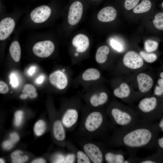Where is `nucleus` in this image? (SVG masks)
Segmentation results:
<instances>
[{"mask_svg": "<svg viewBox=\"0 0 163 163\" xmlns=\"http://www.w3.org/2000/svg\"></svg>", "mask_w": 163, "mask_h": 163, "instance_id": "obj_51", "label": "nucleus"}, {"mask_svg": "<svg viewBox=\"0 0 163 163\" xmlns=\"http://www.w3.org/2000/svg\"><path fill=\"white\" fill-rule=\"evenodd\" d=\"M76 157V162L77 163H92L87 154L82 150H78L74 152Z\"/></svg>", "mask_w": 163, "mask_h": 163, "instance_id": "obj_27", "label": "nucleus"}, {"mask_svg": "<svg viewBox=\"0 0 163 163\" xmlns=\"http://www.w3.org/2000/svg\"><path fill=\"white\" fill-rule=\"evenodd\" d=\"M153 23L157 29L163 30V13L160 12L156 14Z\"/></svg>", "mask_w": 163, "mask_h": 163, "instance_id": "obj_28", "label": "nucleus"}, {"mask_svg": "<svg viewBox=\"0 0 163 163\" xmlns=\"http://www.w3.org/2000/svg\"><path fill=\"white\" fill-rule=\"evenodd\" d=\"M83 11L82 4L79 1H75L70 5L69 10L67 21L69 24L74 25L80 21Z\"/></svg>", "mask_w": 163, "mask_h": 163, "instance_id": "obj_10", "label": "nucleus"}, {"mask_svg": "<svg viewBox=\"0 0 163 163\" xmlns=\"http://www.w3.org/2000/svg\"><path fill=\"white\" fill-rule=\"evenodd\" d=\"M46 161L42 158H38L33 160L31 163H44Z\"/></svg>", "mask_w": 163, "mask_h": 163, "instance_id": "obj_42", "label": "nucleus"}, {"mask_svg": "<svg viewBox=\"0 0 163 163\" xmlns=\"http://www.w3.org/2000/svg\"><path fill=\"white\" fill-rule=\"evenodd\" d=\"M106 112L115 128L131 126L141 120L136 111L126 108L113 107Z\"/></svg>", "mask_w": 163, "mask_h": 163, "instance_id": "obj_5", "label": "nucleus"}, {"mask_svg": "<svg viewBox=\"0 0 163 163\" xmlns=\"http://www.w3.org/2000/svg\"><path fill=\"white\" fill-rule=\"evenodd\" d=\"M14 144L9 139L4 141L2 144L3 148L5 150H9L13 147Z\"/></svg>", "mask_w": 163, "mask_h": 163, "instance_id": "obj_36", "label": "nucleus"}, {"mask_svg": "<svg viewBox=\"0 0 163 163\" xmlns=\"http://www.w3.org/2000/svg\"><path fill=\"white\" fill-rule=\"evenodd\" d=\"M66 156L62 154H59L56 155L53 159V163H64Z\"/></svg>", "mask_w": 163, "mask_h": 163, "instance_id": "obj_38", "label": "nucleus"}, {"mask_svg": "<svg viewBox=\"0 0 163 163\" xmlns=\"http://www.w3.org/2000/svg\"><path fill=\"white\" fill-rule=\"evenodd\" d=\"M139 0H125L124 6L127 10L134 8L138 4Z\"/></svg>", "mask_w": 163, "mask_h": 163, "instance_id": "obj_34", "label": "nucleus"}, {"mask_svg": "<svg viewBox=\"0 0 163 163\" xmlns=\"http://www.w3.org/2000/svg\"><path fill=\"white\" fill-rule=\"evenodd\" d=\"M28 38L32 44V53L36 56L46 58L51 56L53 53L55 45L50 32L46 31L34 33Z\"/></svg>", "mask_w": 163, "mask_h": 163, "instance_id": "obj_4", "label": "nucleus"}, {"mask_svg": "<svg viewBox=\"0 0 163 163\" xmlns=\"http://www.w3.org/2000/svg\"><path fill=\"white\" fill-rule=\"evenodd\" d=\"M46 129V124L45 121L42 120H40L35 124L34 131L36 135L40 136L44 133Z\"/></svg>", "mask_w": 163, "mask_h": 163, "instance_id": "obj_26", "label": "nucleus"}, {"mask_svg": "<svg viewBox=\"0 0 163 163\" xmlns=\"http://www.w3.org/2000/svg\"><path fill=\"white\" fill-rule=\"evenodd\" d=\"M155 148L157 151L163 154V136L158 138L156 144Z\"/></svg>", "mask_w": 163, "mask_h": 163, "instance_id": "obj_35", "label": "nucleus"}, {"mask_svg": "<svg viewBox=\"0 0 163 163\" xmlns=\"http://www.w3.org/2000/svg\"><path fill=\"white\" fill-rule=\"evenodd\" d=\"M130 93V90L129 85L126 83L121 84L120 86L113 91L114 96L118 98L123 99L128 97Z\"/></svg>", "mask_w": 163, "mask_h": 163, "instance_id": "obj_20", "label": "nucleus"}, {"mask_svg": "<svg viewBox=\"0 0 163 163\" xmlns=\"http://www.w3.org/2000/svg\"><path fill=\"white\" fill-rule=\"evenodd\" d=\"M9 139L15 144L19 140L20 137L17 133L13 132L9 134Z\"/></svg>", "mask_w": 163, "mask_h": 163, "instance_id": "obj_40", "label": "nucleus"}, {"mask_svg": "<svg viewBox=\"0 0 163 163\" xmlns=\"http://www.w3.org/2000/svg\"><path fill=\"white\" fill-rule=\"evenodd\" d=\"M158 44L156 42L148 40L145 41L144 49L148 52H151L155 50L158 48Z\"/></svg>", "mask_w": 163, "mask_h": 163, "instance_id": "obj_29", "label": "nucleus"}, {"mask_svg": "<svg viewBox=\"0 0 163 163\" xmlns=\"http://www.w3.org/2000/svg\"><path fill=\"white\" fill-rule=\"evenodd\" d=\"M50 83L57 88L62 90L65 88L68 84V81L65 74L60 70L52 73L49 76Z\"/></svg>", "mask_w": 163, "mask_h": 163, "instance_id": "obj_13", "label": "nucleus"}, {"mask_svg": "<svg viewBox=\"0 0 163 163\" xmlns=\"http://www.w3.org/2000/svg\"><path fill=\"white\" fill-rule=\"evenodd\" d=\"M160 131L157 122L141 119L132 126L114 128L104 143L107 147L124 148L129 155L136 154L141 149L155 148Z\"/></svg>", "mask_w": 163, "mask_h": 163, "instance_id": "obj_1", "label": "nucleus"}, {"mask_svg": "<svg viewBox=\"0 0 163 163\" xmlns=\"http://www.w3.org/2000/svg\"><path fill=\"white\" fill-rule=\"evenodd\" d=\"M23 93L20 97L22 99H25L28 97L33 98L36 97L37 94L34 87L30 84H27L24 87Z\"/></svg>", "mask_w": 163, "mask_h": 163, "instance_id": "obj_23", "label": "nucleus"}, {"mask_svg": "<svg viewBox=\"0 0 163 163\" xmlns=\"http://www.w3.org/2000/svg\"><path fill=\"white\" fill-rule=\"evenodd\" d=\"M158 106V101L155 97H145L139 102L136 111L141 119L155 122L163 116V107Z\"/></svg>", "mask_w": 163, "mask_h": 163, "instance_id": "obj_7", "label": "nucleus"}, {"mask_svg": "<svg viewBox=\"0 0 163 163\" xmlns=\"http://www.w3.org/2000/svg\"><path fill=\"white\" fill-rule=\"evenodd\" d=\"M75 56H77L78 55V54L77 53H75Z\"/></svg>", "mask_w": 163, "mask_h": 163, "instance_id": "obj_48", "label": "nucleus"}, {"mask_svg": "<svg viewBox=\"0 0 163 163\" xmlns=\"http://www.w3.org/2000/svg\"><path fill=\"white\" fill-rule=\"evenodd\" d=\"M5 161L2 158H0V163H5Z\"/></svg>", "mask_w": 163, "mask_h": 163, "instance_id": "obj_45", "label": "nucleus"}, {"mask_svg": "<svg viewBox=\"0 0 163 163\" xmlns=\"http://www.w3.org/2000/svg\"><path fill=\"white\" fill-rule=\"evenodd\" d=\"M163 163V154L158 151L155 153L146 157H137V163Z\"/></svg>", "mask_w": 163, "mask_h": 163, "instance_id": "obj_19", "label": "nucleus"}, {"mask_svg": "<svg viewBox=\"0 0 163 163\" xmlns=\"http://www.w3.org/2000/svg\"><path fill=\"white\" fill-rule=\"evenodd\" d=\"M140 53L142 58L149 63H152L154 62L157 58L156 55L153 53H148L142 51L140 52Z\"/></svg>", "mask_w": 163, "mask_h": 163, "instance_id": "obj_30", "label": "nucleus"}, {"mask_svg": "<svg viewBox=\"0 0 163 163\" xmlns=\"http://www.w3.org/2000/svg\"><path fill=\"white\" fill-rule=\"evenodd\" d=\"M51 3L37 6L26 11L17 28L21 31L47 27L54 19L55 13Z\"/></svg>", "mask_w": 163, "mask_h": 163, "instance_id": "obj_3", "label": "nucleus"}, {"mask_svg": "<svg viewBox=\"0 0 163 163\" xmlns=\"http://www.w3.org/2000/svg\"><path fill=\"white\" fill-rule=\"evenodd\" d=\"M110 52L108 47L105 45L99 47L97 50L95 55V60L98 63L102 64L106 61Z\"/></svg>", "mask_w": 163, "mask_h": 163, "instance_id": "obj_21", "label": "nucleus"}, {"mask_svg": "<svg viewBox=\"0 0 163 163\" xmlns=\"http://www.w3.org/2000/svg\"><path fill=\"white\" fill-rule=\"evenodd\" d=\"M117 15V11L115 8L112 7L108 6L102 8L99 11L97 18L99 21L107 22L114 20Z\"/></svg>", "mask_w": 163, "mask_h": 163, "instance_id": "obj_16", "label": "nucleus"}, {"mask_svg": "<svg viewBox=\"0 0 163 163\" xmlns=\"http://www.w3.org/2000/svg\"><path fill=\"white\" fill-rule=\"evenodd\" d=\"M110 44L112 47L118 52H121L123 49V46L117 40L112 39L110 40Z\"/></svg>", "mask_w": 163, "mask_h": 163, "instance_id": "obj_32", "label": "nucleus"}, {"mask_svg": "<svg viewBox=\"0 0 163 163\" xmlns=\"http://www.w3.org/2000/svg\"><path fill=\"white\" fill-rule=\"evenodd\" d=\"M114 128L106 112L94 110L82 115L79 134L89 139L99 136L105 142Z\"/></svg>", "mask_w": 163, "mask_h": 163, "instance_id": "obj_2", "label": "nucleus"}, {"mask_svg": "<svg viewBox=\"0 0 163 163\" xmlns=\"http://www.w3.org/2000/svg\"><path fill=\"white\" fill-rule=\"evenodd\" d=\"M108 99L107 94L104 92H97L92 94L89 99L90 105L94 107H97L105 104Z\"/></svg>", "mask_w": 163, "mask_h": 163, "instance_id": "obj_18", "label": "nucleus"}, {"mask_svg": "<svg viewBox=\"0 0 163 163\" xmlns=\"http://www.w3.org/2000/svg\"><path fill=\"white\" fill-rule=\"evenodd\" d=\"M24 116V113L22 110H18L14 114V124L16 127H18L21 125Z\"/></svg>", "mask_w": 163, "mask_h": 163, "instance_id": "obj_31", "label": "nucleus"}, {"mask_svg": "<svg viewBox=\"0 0 163 163\" xmlns=\"http://www.w3.org/2000/svg\"><path fill=\"white\" fill-rule=\"evenodd\" d=\"M23 152L17 150L12 152L11 155V161L13 163H24L27 161L28 157L26 155H22Z\"/></svg>", "mask_w": 163, "mask_h": 163, "instance_id": "obj_25", "label": "nucleus"}, {"mask_svg": "<svg viewBox=\"0 0 163 163\" xmlns=\"http://www.w3.org/2000/svg\"><path fill=\"white\" fill-rule=\"evenodd\" d=\"M100 73L97 69L90 68L87 69L83 73L82 79L85 81L96 80L100 77Z\"/></svg>", "mask_w": 163, "mask_h": 163, "instance_id": "obj_22", "label": "nucleus"}, {"mask_svg": "<svg viewBox=\"0 0 163 163\" xmlns=\"http://www.w3.org/2000/svg\"><path fill=\"white\" fill-rule=\"evenodd\" d=\"M157 122L160 131L163 133V116L159 120V121Z\"/></svg>", "mask_w": 163, "mask_h": 163, "instance_id": "obj_41", "label": "nucleus"}, {"mask_svg": "<svg viewBox=\"0 0 163 163\" xmlns=\"http://www.w3.org/2000/svg\"><path fill=\"white\" fill-rule=\"evenodd\" d=\"M27 11L24 8H14L9 13L0 14V41L6 43L16 29L18 21Z\"/></svg>", "mask_w": 163, "mask_h": 163, "instance_id": "obj_6", "label": "nucleus"}, {"mask_svg": "<svg viewBox=\"0 0 163 163\" xmlns=\"http://www.w3.org/2000/svg\"><path fill=\"white\" fill-rule=\"evenodd\" d=\"M52 132L56 140L59 142L65 140L66 137L65 128L61 119L57 118L54 120L52 125Z\"/></svg>", "mask_w": 163, "mask_h": 163, "instance_id": "obj_14", "label": "nucleus"}, {"mask_svg": "<svg viewBox=\"0 0 163 163\" xmlns=\"http://www.w3.org/2000/svg\"><path fill=\"white\" fill-rule=\"evenodd\" d=\"M79 116V110L75 107H71L63 113L60 119L65 128L72 130L76 126Z\"/></svg>", "mask_w": 163, "mask_h": 163, "instance_id": "obj_9", "label": "nucleus"}, {"mask_svg": "<svg viewBox=\"0 0 163 163\" xmlns=\"http://www.w3.org/2000/svg\"><path fill=\"white\" fill-rule=\"evenodd\" d=\"M10 84L14 88H16L18 85L19 81L18 77L14 73L11 75Z\"/></svg>", "mask_w": 163, "mask_h": 163, "instance_id": "obj_37", "label": "nucleus"}, {"mask_svg": "<svg viewBox=\"0 0 163 163\" xmlns=\"http://www.w3.org/2000/svg\"><path fill=\"white\" fill-rule=\"evenodd\" d=\"M35 67L34 66L31 67L28 70V74L30 75H32L35 72Z\"/></svg>", "mask_w": 163, "mask_h": 163, "instance_id": "obj_44", "label": "nucleus"}, {"mask_svg": "<svg viewBox=\"0 0 163 163\" xmlns=\"http://www.w3.org/2000/svg\"><path fill=\"white\" fill-rule=\"evenodd\" d=\"M123 62L125 66L132 69L139 68L143 64L142 57L136 52L132 51L126 53L123 59Z\"/></svg>", "mask_w": 163, "mask_h": 163, "instance_id": "obj_11", "label": "nucleus"}, {"mask_svg": "<svg viewBox=\"0 0 163 163\" xmlns=\"http://www.w3.org/2000/svg\"><path fill=\"white\" fill-rule=\"evenodd\" d=\"M152 4L149 0H143L133 8V11L135 13H142L148 11L151 8Z\"/></svg>", "mask_w": 163, "mask_h": 163, "instance_id": "obj_24", "label": "nucleus"}, {"mask_svg": "<svg viewBox=\"0 0 163 163\" xmlns=\"http://www.w3.org/2000/svg\"></svg>", "mask_w": 163, "mask_h": 163, "instance_id": "obj_49", "label": "nucleus"}, {"mask_svg": "<svg viewBox=\"0 0 163 163\" xmlns=\"http://www.w3.org/2000/svg\"><path fill=\"white\" fill-rule=\"evenodd\" d=\"M161 6H162V7L163 8V2L161 4Z\"/></svg>", "mask_w": 163, "mask_h": 163, "instance_id": "obj_47", "label": "nucleus"}, {"mask_svg": "<svg viewBox=\"0 0 163 163\" xmlns=\"http://www.w3.org/2000/svg\"><path fill=\"white\" fill-rule=\"evenodd\" d=\"M126 154H127L126 152L122 150H114L106 148L104 154L105 162L123 163Z\"/></svg>", "mask_w": 163, "mask_h": 163, "instance_id": "obj_12", "label": "nucleus"}, {"mask_svg": "<svg viewBox=\"0 0 163 163\" xmlns=\"http://www.w3.org/2000/svg\"><path fill=\"white\" fill-rule=\"evenodd\" d=\"M105 144L102 146L96 143L86 142L82 144V148L89 158L92 163H104V154L106 149Z\"/></svg>", "mask_w": 163, "mask_h": 163, "instance_id": "obj_8", "label": "nucleus"}, {"mask_svg": "<svg viewBox=\"0 0 163 163\" xmlns=\"http://www.w3.org/2000/svg\"><path fill=\"white\" fill-rule=\"evenodd\" d=\"M72 44L76 48V50L78 52L82 53L85 51L88 47L89 40L85 35L79 34L73 38Z\"/></svg>", "mask_w": 163, "mask_h": 163, "instance_id": "obj_17", "label": "nucleus"}, {"mask_svg": "<svg viewBox=\"0 0 163 163\" xmlns=\"http://www.w3.org/2000/svg\"><path fill=\"white\" fill-rule=\"evenodd\" d=\"M137 79L139 89L143 93L148 92L152 87L153 84L152 79L146 74H139L137 76Z\"/></svg>", "mask_w": 163, "mask_h": 163, "instance_id": "obj_15", "label": "nucleus"}, {"mask_svg": "<svg viewBox=\"0 0 163 163\" xmlns=\"http://www.w3.org/2000/svg\"><path fill=\"white\" fill-rule=\"evenodd\" d=\"M9 91V88L7 85L2 81L0 82V93L2 94H6Z\"/></svg>", "mask_w": 163, "mask_h": 163, "instance_id": "obj_39", "label": "nucleus"}, {"mask_svg": "<svg viewBox=\"0 0 163 163\" xmlns=\"http://www.w3.org/2000/svg\"><path fill=\"white\" fill-rule=\"evenodd\" d=\"M1 0L2 1V0Z\"/></svg>", "mask_w": 163, "mask_h": 163, "instance_id": "obj_50", "label": "nucleus"}, {"mask_svg": "<svg viewBox=\"0 0 163 163\" xmlns=\"http://www.w3.org/2000/svg\"><path fill=\"white\" fill-rule=\"evenodd\" d=\"M160 76L162 78H163V72L161 73L160 74Z\"/></svg>", "mask_w": 163, "mask_h": 163, "instance_id": "obj_46", "label": "nucleus"}, {"mask_svg": "<svg viewBox=\"0 0 163 163\" xmlns=\"http://www.w3.org/2000/svg\"><path fill=\"white\" fill-rule=\"evenodd\" d=\"M44 79V77L42 75H40L37 78L36 82L38 84H41L43 82Z\"/></svg>", "mask_w": 163, "mask_h": 163, "instance_id": "obj_43", "label": "nucleus"}, {"mask_svg": "<svg viewBox=\"0 0 163 163\" xmlns=\"http://www.w3.org/2000/svg\"><path fill=\"white\" fill-rule=\"evenodd\" d=\"M158 86H156L154 90V94L160 96L163 94V79H160L158 81Z\"/></svg>", "mask_w": 163, "mask_h": 163, "instance_id": "obj_33", "label": "nucleus"}]
</instances>
